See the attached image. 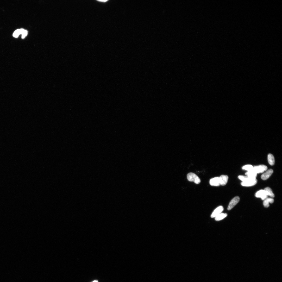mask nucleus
I'll return each mask as SVG.
<instances>
[{
  "mask_svg": "<svg viewBox=\"0 0 282 282\" xmlns=\"http://www.w3.org/2000/svg\"><path fill=\"white\" fill-rule=\"evenodd\" d=\"M187 179L190 182H193L195 184H198L201 182V180L199 177L195 174L190 172L187 176Z\"/></svg>",
  "mask_w": 282,
  "mask_h": 282,
  "instance_id": "obj_1",
  "label": "nucleus"
},
{
  "mask_svg": "<svg viewBox=\"0 0 282 282\" xmlns=\"http://www.w3.org/2000/svg\"><path fill=\"white\" fill-rule=\"evenodd\" d=\"M256 178H252L248 177L247 179L244 182L241 183V185L244 187H250L255 185L257 183Z\"/></svg>",
  "mask_w": 282,
  "mask_h": 282,
  "instance_id": "obj_2",
  "label": "nucleus"
},
{
  "mask_svg": "<svg viewBox=\"0 0 282 282\" xmlns=\"http://www.w3.org/2000/svg\"><path fill=\"white\" fill-rule=\"evenodd\" d=\"M267 169L268 167L264 165H261L253 167V169L257 174L263 173L267 170Z\"/></svg>",
  "mask_w": 282,
  "mask_h": 282,
  "instance_id": "obj_3",
  "label": "nucleus"
},
{
  "mask_svg": "<svg viewBox=\"0 0 282 282\" xmlns=\"http://www.w3.org/2000/svg\"><path fill=\"white\" fill-rule=\"evenodd\" d=\"M239 200H240V198L238 196H236L234 198H233L229 203L228 210H230L234 207L238 203Z\"/></svg>",
  "mask_w": 282,
  "mask_h": 282,
  "instance_id": "obj_4",
  "label": "nucleus"
},
{
  "mask_svg": "<svg viewBox=\"0 0 282 282\" xmlns=\"http://www.w3.org/2000/svg\"><path fill=\"white\" fill-rule=\"evenodd\" d=\"M255 196L257 198H261L263 201L268 198V196L264 190H261L258 191L256 193Z\"/></svg>",
  "mask_w": 282,
  "mask_h": 282,
  "instance_id": "obj_5",
  "label": "nucleus"
},
{
  "mask_svg": "<svg viewBox=\"0 0 282 282\" xmlns=\"http://www.w3.org/2000/svg\"><path fill=\"white\" fill-rule=\"evenodd\" d=\"M224 210V208L222 206H220L215 209L212 213L211 217L212 218H215L218 215L222 213Z\"/></svg>",
  "mask_w": 282,
  "mask_h": 282,
  "instance_id": "obj_6",
  "label": "nucleus"
},
{
  "mask_svg": "<svg viewBox=\"0 0 282 282\" xmlns=\"http://www.w3.org/2000/svg\"><path fill=\"white\" fill-rule=\"evenodd\" d=\"M210 183L212 186H218L220 185L219 177H215L211 179L210 181Z\"/></svg>",
  "mask_w": 282,
  "mask_h": 282,
  "instance_id": "obj_7",
  "label": "nucleus"
},
{
  "mask_svg": "<svg viewBox=\"0 0 282 282\" xmlns=\"http://www.w3.org/2000/svg\"><path fill=\"white\" fill-rule=\"evenodd\" d=\"M273 172V170L272 169H270L268 170V171L262 175L261 178L263 180H265L268 179L270 177Z\"/></svg>",
  "mask_w": 282,
  "mask_h": 282,
  "instance_id": "obj_8",
  "label": "nucleus"
},
{
  "mask_svg": "<svg viewBox=\"0 0 282 282\" xmlns=\"http://www.w3.org/2000/svg\"><path fill=\"white\" fill-rule=\"evenodd\" d=\"M220 185L222 186H225L226 184L228 179V175H222L219 177Z\"/></svg>",
  "mask_w": 282,
  "mask_h": 282,
  "instance_id": "obj_9",
  "label": "nucleus"
},
{
  "mask_svg": "<svg viewBox=\"0 0 282 282\" xmlns=\"http://www.w3.org/2000/svg\"><path fill=\"white\" fill-rule=\"evenodd\" d=\"M274 202V200L271 198H267L264 200L263 203L264 206L265 207L268 208L269 206V203L272 204Z\"/></svg>",
  "mask_w": 282,
  "mask_h": 282,
  "instance_id": "obj_10",
  "label": "nucleus"
},
{
  "mask_svg": "<svg viewBox=\"0 0 282 282\" xmlns=\"http://www.w3.org/2000/svg\"><path fill=\"white\" fill-rule=\"evenodd\" d=\"M245 175L250 178H256L257 176V174L252 169V170L248 171L245 173Z\"/></svg>",
  "mask_w": 282,
  "mask_h": 282,
  "instance_id": "obj_11",
  "label": "nucleus"
},
{
  "mask_svg": "<svg viewBox=\"0 0 282 282\" xmlns=\"http://www.w3.org/2000/svg\"><path fill=\"white\" fill-rule=\"evenodd\" d=\"M268 160L269 163L271 166L273 165L275 163V160L274 157L273 155L269 154L268 156Z\"/></svg>",
  "mask_w": 282,
  "mask_h": 282,
  "instance_id": "obj_12",
  "label": "nucleus"
},
{
  "mask_svg": "<svg viewBox=\"0 0 282 282\" xmlns=\"http://www.w3.org/2000/svg\"><path fill=\"white\" fill-rule=\"evenodd\" d=\"M265 190L267 196H270L271 198H274L275 195L273 193L272 191L270 188L267 187L264 189Z\"/></svg>",
  "mask_w": 282,
  "mask_h": 282,
  "instance_id": "obj_13",
  "label": "nucleus"
},
{
  "mask_svg": "<svg viewBox=\"0 0 282 282\" xmlns=\"http://www.w3.org/2000/svg\"><path fill=\"white\" fill-rule=\"evenodd\" d=\"M227 215L226 213H221L215 217V219L217 221H220L226 217Z\"/></svg>",
  "mask_w": 282,
  "mask_h": 282,
  "instance_id": "obj_14",
  "label": "nucleus"
},
{
  "mask_svg": "<svg viewBox=\"0 0 282 282\" xmlns=\"http://www.w3.org/2000/svg\"><path fill=\"white\" fill-rule=\"evenodd\" d=\"M253 168V167L252 165H247L243 167L242 169L248 171H249L252 170Z\"/></svg>",
  "mask_w": 282,
  "mask_h": 282,
  "instance_id": "obj_15",
  "label": "nucleus"
},
{
  "mask_svg": "<svg viewBox=\"0 0 282 282\" xmlns=\"http://www.w3.org/2000/svg\"><path fill=\"white\" fill-rule=\"evenodd\" d=\"M21 34L20 29H18L15 31L13 33V36L15 38H17Z\"/></svg>",
  "mask_w": 282,
  "mask_h": 282,
  "instance_id": "obj_16",
  "label": "nucleus"
},
{
  "mask_svg": "<svg viewBox=\"0 0 282 282\" xmlns=\"http://www.w3.org/2000/svg\"><path fill=\"white\" fill-rule=\"evenodd\" d=\"M21 34H22V38H25L28 34V31L26 30L23 29H20Z\"/></svg>",
  "mask_w": 282,
  "mask_h": 282,
  "instance_id": "obj_17",
  "label": "nucleus"
},
{
  "mask_svg": "<svg viewBox=\"0 0 282 282\" xmlns=\"http://www.w3.org/2000/svg\"><path fill=\"white\" fill-rule=\"evenodd\" d=\"M238 177L239 179L242 182H244L246 181L248 178V177L247 176H244L242 175H239Z\"/></svg>",
  "mask_w": 282,
  "mask_h": 282,
  "instance_id": "obj_18",
  "label": "nucleus"
},
{
  "mask_svg": "<svg viewBox=\"0 0 282 282\" xmlns=\"http://www.w3.org/2000/svg\"><path fill=\"white\" fill-rule=\"evenodd\" d=\"M107 1V0H99V1L98 0V1H102V2H104Z\"/></svg>",
  "mask_w": 282,
  "mask_h": 282,
  "instance_id": "obj_19",
  "label": "nucleus"
},
{
  "mask_svg": "<svg viewBox=\"0 0 282 282\" xmlns=\"http://www.w3.org/2000/svg\"><path fill=\"white\" fill-rule=\"evenodd\" d=\"M92 282H98V281L95 280L93 281Z\"/></svg>",
  "mask_w": 282,
  "mask_h": 282,
  "instance_id": "obj_20",
  "label": "nucleus"
}]
</instances>
